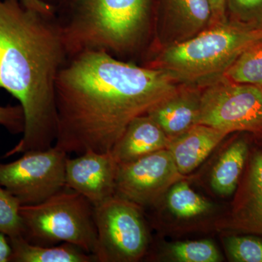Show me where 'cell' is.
<instances>
[{
	"label": "cell",
	"mask_w": 262,
	"mask_h": 262,
	"mask_svg": "<svg viewBox=\"0 0 262 262\" xmlns=\"http://www.w3.org/2000/svg\"><path fill=\"white\" fill-rule=\"evenodd\" d=\"M177 82L161 69L105 52L72 55L57 79L54 146L69 155L111 151L129 123L173 95Z\"/></svg>",
	"instance_id": "cell-1"
},
{
	"label": "cell",
	"mask_w": 262,
	"mask_h": 262,
	"mask_svg": "<svg viewBox=\"0 0 262 262\" xmlns=\"http://www.w3.org/2000/svg\"><path fill=\"white\" fill-rule=\"evenodd\" d=\"M70 57L56 14L0 0V89L18 100L25 118L21 139L2 158L54 145L57 79Z\"/></svg>",
	"instance_id": "cell-2"
},
{
	"label": "cell",
	"mask_w": 262,
	"mask_h": 262,
	"mask_svg": "<svg viewBox=\"0 0 262 262\" xmlns=\"http://www.w3.org/2000/svg\"><path fill=\"white\" fill-rule=\"evenodd\" d=\"M151 0H72L58 22L70 56L102 51L118 59L139 51L149 33Z\"/></svg>",
	"instance_id": "cell-3"
},
{
	"label": "cell",
	"mask_w": 262,
	"mask_h": 262,
	"mask_svg": "<svg viewBox=\"0 0 262 262\" xmlns=\"http://www.w3.org/2000/svg\"><path fill=\"white\" fill-rule=\"evenodd\" d=\"M261 39V27L227 20L187 40L169 45L150 67L165 71L178 82L211 83L224 75L246 48Z\"/></svg>",
	"instance_id": "cell-4"
},
{
	"label": "cell",
	"mask_w": 262,
	"mask_h": 262,
	"mask_svg": "<svg viewBox=\"0 0 262 262\" xmlns=\"http://www.w3.org/2000/svg\"><path fill=\"white\" fill-rule=\"evenodd\" d=\"M20 214L27 242L40 246L68 243L94 254V206L78 192L64 187L39 204L20 206Z\"/></svg>",
	"instance_id": "cell-5"
},
{
	"label": "cell",
	"mask_w": 262,
	"mask_h": 262,
	"mask_svg": "<svg viewBox=\"0 0 262 262\" xmlns=\"http://www.w3.org/2000/svg\"><path fill=\"white\" fill-rule=\"evenodd\" d=\"M97 262L135 261L148 246V232L139 206L116 195L94 206Z\"/></svg>",
	"instance_id": "cell-6"
},
{
	"label": "cell",
	"mask_w": 262,
	"mask_h": 262,
	"mask_svg": "<svg viewBox=\"0 0 262 262\" xmlns=\"http://www.w3.org/2000/svg\"><path fill=\"white\" fill-rule=\"evenodd\" d=\"M198 125L229 134L262 130V88L221 77L201 91Z\"/></svg>",
	"instance_id": "cell-7"
},
{
	"label": "cell",
	"mask_w": 262,
	"mask_h": 262,
	"mask_svg": "<svg viewBox=\"0 0 262 262\" xmlns=\"http://www.w3.org/2000/svg\"><path fill=\"white\" fill-rule=\"evenodd\" d=\"M68 157L54 145L24 152L15 161L0 163V185L21 206L39 204L65 187Z\"/></svg>",
	"instance_id": "cell-8"
},
{
	"label": "cell",
	"mask_w": 262,
	"mask_h": 262,
	"mask_svg": "<svg viewBox=\"0 0 262 262\" xmlns=\"http://www.w3.org/2000/svg\"><path fill=\"white\" fill-rule=\"evenodd\" d=\"M181 176L170 151L159 150L131 163L119 164L116 195L138 206L149 204Z\"/></svg>",
	"instance_id": "cell-9"
},
{
	"label": "cell",
	"mask_w": 262,
	"mask_h": 262,
	"mask_svg": "<svg viewBox=\"0 0 262 262\" xmlns=\"http://www.w3.org/2000/svg\"><path fill=\"white\" fill-rule=\"evenodd\" d=\"M119 164L111 151H87L75 158H67L65 187L78 192L94 206L116 194Z\"/></svg>",
	"instance_id": "cell-10"
},
{
	"label": "cell",
	"mask_w": 262,
	"mask_h": 262,
	"mask_svg": "<svg viewBox=\"0 0 262 262\" xmlns=\"http://www.w3.org/2000/svg\"><path fill=\"white\" fill-rule=\"evenodd\" d=\"M201 97L200 90L178 89L146 115L155 120L169 139H172L198 125Z\"/></svg>",
	"instance_id": "cell-11"
},
{
	"label": "cell",
	"mask_w": 262,
	"mask_h": 262,
	"mask_svg": "<svg viewBox=\"0 0 262 262\" xmlns=\"http://www.w3.org/2000/svg\"><path fill=\"white\" fill-rule=\"evenodd\" d=\"M170 139L148 115L136 117L129 123L111 150L118 164L131 163L159 150L167 149Z\"/></svg>",
	"instance_id": "cell-12"
},
{
	"label": "cell",
	"mask_w": 262,
	"mask_h": 262,
	"mask_svg": "<svg viewBox=\"0 0 262 262\" xmlns=\"http://www.w3.org/2000/svg\"><path fill=\"white\" fill-rule=\"evenodd\" d=\"M227 135L213 127L196 125L170 139L167 149L181 175H187L200 166Z\"/></svg>",
	"instance_id": "cell-13"
},
{
	"label": "cell",
	"mask_w": 262,
	"mask_h": 262,
	"mask_svg": "<svg viewBox=\"0 0 262 262\" xmlns=\"http://www.w3.org/2000/svg\"><path fill=\"white\" fill-rule=\"evenodd\" d=\"M165 12L169 45L187 40L214 24L209 0H165Z\"/></svg>",
	"instance_id": "cell-14"
},
{
	"label": "cell",
	"mask_w": 262,
	"mask_h": 262,
	"mask_svg": "<svg viewBox=\"0 0 262 262\" xmlns=\"http://www.w3.org/2000/svg\"><path fill=\"white\" fill-rule=\"evenodd\" d=\"M8 239L11 247L10 262L96 261L94 255L68 243L59 246H40L27 242L23 237Z\"/></svg>",
	"instance_id": "cell-15"
},
{
	"label": "cell",
	"mask_w": 262,
	"mask_h": 262,
	"mask_svg": "<svg viewBox=\"0 0 262 262\" xmlns=\"http://www.w3.org/2000/svg\"><path fill=\"white\" fill-rule=\"evenodd\" d=\"M248 144L244 139L234 141L224 151L212 170L211 186L217 194L229 196L238 185L247 160Z\"/></svg>",
	"instance_id": "cell-16"
},
{
	"label": "cell",
	"mask_w": 262,
	"mask_h": 262,
	"mask_svg": "<svg viewBox=\"0 0 262 262\" xmlns=\"http://www.w3.org/2000/svg\"><path fill=\"white\" fill-rule=\"evenodd\" d=\"M238 215L244 227L262 233V152L251 159Z\"/></svg>",
	"instance_id": "cell-17"
},
{
	"label": "cell",
	"mask_w": 262,
	"mask_h": 262,
	"mask_svg": "<svg viewBox=\"0 0 262 262\" xmlns=\"http://www.w3.org/2000/svg\"><path fill=\"white\" fill-rule=\"evenodd\" d=\"M222 77L237 83L262 87V39L246 48Z\"/></svg>",
	"instance_id": "cell-18"
},
{
	"label": "cell",
	"mask_w": 262,
	"mask_h": 262,
	"mask_svg": "<svg viewBox=\"0 0 262 262\" xmlns=\"http://www.w3.org/2000/svg\"><path fill=\"white\" fill-rule=\"evenodd\" d=\"M169 210L180 219H190L204 214L211 208V203L198 194L185 182L177 183L167 196Z\"/></svg>",
	"instance_id": "cell-19"
},
{
	"label": "cell",
	"mask_w": 262,
	"mask_h": 262,
	"mask_svg": "<svg viewBox=\"0 0 262 262\" xmlns=\"http://www.w3.org/2000/svg\"><path fill=\"white\" fill-rule=\"evenodd\" d=\"M174 259L181 262H218L220 251L210 241H187L173 244L170 248Z\"/></svg>",
	"instance_id": "cell-20"
},
{
	"label": "cell",
	"mask_w": 262,
	"mask_h": 262,
	"mask_svg": "<svg viewBox=\"0 0 262 262\" xmlns=\"http://www.w3.org/2000/svg\"><path fill=\"white\" fill-rule=\"evenodd\" d=\"M20 206L17 198L0 185V233L8 238L22 237Z\"/></svg>",
	"instance_id": "cell-21"
},
{
	"label": "cell",
	"mask_w": 262,
	"mask_h": 262,
	"mask_svg": "<svg viewBox=\"0 0 262 262\" xmlns=\"http://www.w3.org/2000/svg\"><path fill=\"white\" fill-rule=\"evenodd\" d=\"M227 20L241 25L262 26V0H225Z\"/></svg>",
	"instance_id": "cell-22"
},
{
	"label": "cell",
	"mask_w": 262,
	"mask_h": 262,
	"mask_svg": "<svg viewBox=\"0 0 262 262\" xmlns=\"http://www.w3.org/2000/svg\"><path fill=\"white\" fill-rule=\"evenodd\" d=\"M230 258L237 262H262V239L252 237H230L226 242Z\"/></svg>",
	"instance_id": "cell-23"
},
{
	"label": "cell",
	"mask_w": 262,
	"mask_h": 262,
	"mask_svg": "<svg viewBox=\"0 0 262 262\" xmlns=\"http://www.w3.org/2000/svg\"><path fill=\"white\" fill-rule=\"evenodd\" d=\"M0 125L12 134H23L25 118L20 105L0 106Z\"/></svg>",
	"instance_id": "cell-24"
},
{
	"label": "cell",
	"mask_w": 262,
	"mask_h": 262,
	"mask_svg": "<svg viewBox=\"0 0 262 262\" xmlns=\"http://www.w3.org/2000/svg\"><path fill=\"white\" fill-rule=\"evenodd\" d=\"M22 4L29 9L35 10L42 14L52 15L56 14V9L53 5L45 3L42 0H20Z\"/></svg>",
	"instance_id": "cell-25"
},
{
	"label": "cell",
	"mask_w": 262,
	"mask_h": 262,
	"mask_svg": "<svg viewBox=\"0 0 262 262\" xmlns=\"http://www.w3.org/2000/svg\"><path fill=\"white\" fill-rule=\"evenodd\" d=\"M209 2L211 6L214 24L227 20L225 0H209Z\"/></svg>",
	"instance_id": "cell-26"
},
{
	"label": "cell",
	"mask_w": 262,
	"mask_h": 262,
	"mask_svg": "<svg viewBox=\"0 0 262 262\" xmlns=\"http://www.w3.org/2000/svg\"><path fill=\"white\" fill-rule=\"evenodd\" d=\"M11 247L9 239L5 234L0 233V262H10Z\"/></svg>",
	"instance_id": "cell-27"
},
{
	"label": "cell",
	"mask_w": 262,
	"mask_h": 262,
	"mask_svg": "<svg viewBox=\"0 0 262 262\" xmlns=\"http://www.w3.org/2000/svg\"><path fill=\"white\" fill-rule=\"evenodd\" d=\"M42 1L45 2V3H48V4L52 5V3H53V1H56V0H42Z\"/></svg>",
	"instance_id": "cell-28"
},
{
	"label": "cell",
	"mask_w": 262,
	"mask_h": 262,
	"mask_svg": "<svg viewBox=\"0 0 262 262\" xmlns=\"http://www.w3.org/2000/svg\"><path fill=\"white\" fill-rule=\"evenodd\" d=\"M261 27H262V26H261Z\"/></svg>",
	"instance_id": "cell-29"
},
{
	"label": "cell",
	"mask_w": 262,
	"mask_h": 262,
	"mask_svg": "<svg viewBox=\"0 0 262 262\" xmlns=\"http://www.w3.org/2000/svg\"><path fill=\"white\" fill-rule=\"evenodd\" d=\"M262 88V87H261Z\"/></svg>",
	"instance_id": "cell-30"
}]
</instances>
